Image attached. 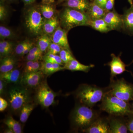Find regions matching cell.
Wrapping results in <instances>:
<instances>
[{
	"instance_id": "obj_1",
	"label": "cell",
	"mask_w": 133,
	"mask_h": 133,
	"mask_svg": "<svg viewBox=\"0 0 133 133\" xmlns=\"http://www.w3.org/2000/svg\"><path fill=\"white\" fill-rule=\"evenodd\" d=\"M100 109L110 115L128 116L132 114L131 106L129 102L120 99L107 92L101 101Z\"/></svg>"
},
{
	"instance_id": "obj_2",
	"label": "cell",
	"mask_w": 133,
	"mask_h": 133,
	"mask_svg": "<svg viewBox=\"0 0 133 133\" xmlns=\"http://www.w3.org/2000/svg\"><path fill=\"white\" fill-rule=\"evenodd\" d=\"M108 91V88H102L96 85L84 84L79 87L76 92V97L81 104L92 108L101 101Z\"/></svg>"
},
{
	"instance_id": "obj_3",
	"label": "cell",
	"mask_w": 133,
	"mask_h": 133,
	"mask_svg": "<svg viewBox=\"0 0 133 133\" xmlns=\"http://www.w3.org/2000/svg\"><path fill=\"white\" fill-rule=\"evenodd\" d=\"M59 19L62 28L67 32L77 26H88L90 20L86 13L68 7L60 12Z\"/></svg>"
},
{
	"instance_id": "obj_4",
	"label": "cell",
	"mask_w": 133,
	"mask_h": 133,
	"mask_svg": "<svg viewBox=\"0 0 133 133\" xmlns=\"http://www.w3.org/2000/svg\"><path fill=\"white\" fill-rule=\"evenodd\" d=\"M99 115L96 111L85 105L77 106L72 114L71 119L72 125L76 129L82 131L88 127Z\"/></svg>"
},
{
	"instance_id": "obj_5",
	"label": "cell",
	"mask_w": 133,
	"mask_h": 133,
	"mask_svg": "<svg viewBox=\"0 0 133 133\" xmlns=\"http://www.w3.org/2000/svg\"><path fill=\"white\" fill-rule=\"evenodd\" d=\"M108 88L109 94L127 102L133 101V84L124 78L111 80Z\"/></svg>"
},
{
	"instance_id": "obj_6",
	"label": "cell",
	"mask_w": 133,
	"mask_h": 133,
	"mask_svg": "<svg viewBox=\"0 0 133 133\" xmlns=\"http://www.w3.org/2000/svg\"><path fill=\"white\" fill-rule=\"evenodd\" d=\"M45 19L41 14L39 6H32L26 11L25 25L29 31L35 35L42 33L43 25Z\"/></svg>"
},
{
	"instance_id": "obj_7",
	"label": "cell",
	"mask_w": 133,
	"mask_h": 133,
	"mask_svg": "<svg viewBox=\"0 0 133 133\" xmlns=\"http://www.w3.org/2000/svg\"><path fill=\"white\" fill-rule=\"evenodd\" d=\"M9 99L11 107L15 111L21 109L29 103V95L26 88L20 87L12 88L9 92Z\"/></svg>"
},
{
	"instance_id": "obj_8",
	"label": "cell",
	"mask_w": 133,
	"mask_h": 133,
	"mask_svg": "<svg viewBox=\"0 0 133 133\" xmlns=\"http://www.w3.org/2000/svg\"><path fill=\"white\" fill-rule=\"evenodd\" d=\"M36 98L37 102L44 108H48L54 103L56 93L50 88L46 80L37 87Z\"/></svg>"
},
{
	"instance_id": "obj_9",
	"label": "cell",
	"mask_w": 133,
	"mask_h": 133,
	"mask_svg": "<svg viewBox=\"0 0 133 133\" xmlns=\"http://www.w3.org/2000/svg\"><path fill=\"white\" fill-rule=\"evenodd\" d=\"M125 116L110 115L108 118L110 127V133L128 132L127 118Z\"/></svg>"
},
{
	"instance_id": "obj_10",
	"label": "cell",
	"mask_w": 133,
	"mask_h": 133,
	"mask_svg": "<svg viewBox=\"0 0 133 133\" xmlns=\"http://www.w3.org/2000/svg\"><path fill=\"white\" fill-rule=\"evenodd\" d=\"M112 59L111 62L108 63L107 65L110 66L111 70L110 80H113L117 75L122 74L124 71H127L126 67L127 65L122 62L120 57V55L116 56L114 54H111Z\"/></svg>"
},
{
	"instance_id": "obj_11",
	"label": "cell",
	"mask_w": 133,
	"mask_h": 133,
	"mask_svg": "<svg viewBox=\"0 0 133 133\" xmlns=\"http://www.w3.org/2000/svg\"><path fill=\"white\" fill-rule=\"evenodd\" d=\"M44 75L41 70L24 73L22 77L21 82L26 86L31 88H37L42 82Z\"/></svg>"
},
{
	"instance_id": "obj_12",
	"label": "cell",
	"mask_w": 133,
	"mask_h": 133,
	"mask_svg": "<svg viewBox=\"0 0 133 133\" xmlns=\"http://www.w3.org/2000/svg\"><path fill=\"white\" fill-rule=\"evenodd\" d=\"M103 19L112 30H123L122 16L119 15L115 9L107 12Z\"/></svg>"
},
{
	"instance_id": "obj_13",
	"label": "cell",
	"mask_w": 133,
	"mask_h": 133,
	"mask_svg": "<svg viewBox=\"0 0 133 133\" xmlns=\"http://www.w3.org/2000/svg\"><path fill=\"white\" fill-rule=\"evenodd\" d=\"M83 132L87 133H110L108 119L98 117Z\"/></svg>"
},
{
	"instance_id": "obj_14",
	"label": "cell",
	"mask_w": 133,
	"mask_h": 133,
	"mask_svg": "<svg viewBox=\"0 0 133 133\" xmlns=\"http://www.w3.org/2000/svg\"><path fill=\"white\" fill-rule=\"evenodd\" d=\"M67 31L59 25L50 37L52 42L58 44L63 49L71 51L67 38Z\"/></svg>"
},
{
	"instance_id": "obj_15",
	"label": "cell",
	"mask_w": 133,
	"mask_h": 133,
	"mask_svg": "<svg viewBox=\"0 0 133 133\" xmlns=\"http://www.w3.org/2000/svg\"><path fill=\"white\" fill-rule=\"evenodd\" d=\"M130 5L129 8L125 10L122 15L123 21V30L129 35H133V1L128 0Z\"/></svg>"
},
{
	"instance_id": "obj_16",
	"label": "cell",
	"mask_w": 133,
	"mask_h": 133,
	"mask_svg": "<svg viewBox=\"0 0 133 133\" xmlns=\"http://www.w3.org/2000/svg\"><path fill=\"white\" fill-rule=\"evenodd\" d=\"M107 13L104 8L91 2L86 14L89 17L90 20L103 19Z\"/></svg>"
},
{
	"instance_id": "obj_17",
	"label": "cell",
	"mask_w": 133,
	"mask_h": 133,
	"mask_svg": "<svg viewBox=\"0 0 133 133\" xmlns=\"http://www.w3.org/2000/svg\"><path fill=\"white\" fill-rule=\"evenodd\" d=\"M62 5L64 7L71 8L83 13H86L90 2L89 0H67Z\"/></svg>"
},
{
	"instance_id": "obj_18",
	"label": "cell",
	"mask_w": 133,
	"mask_h": 133,
	"mask_svg": "<svg viewBox=\"0 0 133 133\" xmlns=\"http://www.w3.org/2000/svg\"><path fill=\"white\" fill-rule=\"evenodd\" d=\"M94 66L93 64L87 65L82 64L75 59L64 64V67L65 70L71 71H81L88 72Z\"/></svg>"
},
{
	"instance_id": "obj_19",
	"label": "cell",
	"mask_w": 133,
	"mask_h": 133,
	"mask_svg": "<svg viewBox=\"0 0 133 133\" xmlns=\"http://www.w3.org/2000/svg\"><path fill=\"white\" fill-rule=\"evenodd\" d=\"M59 19L57 16L51 19H45L43 25V33L50 36L59 26Z\"/></svg>"
},
{
	"instance_id": "obj_20",
	"label": "cell",
	"mask_w": 133,
	"mask_h": 133,
	"mask_svg": "<svg viewBox=\"0 0 133 133\" xmlns=\"http://www.w3.org/2000/svg\"><path fill=\"white\" fill-rule=\"evenodd\" d=\"M65 70L64 66L57 63L42 62L41 70L44 75L50 76L56 72Z\"/></svg>"
},
{
	"instance_id": "obj_21",
	"label": "cell",
	"mask_w": 133,
	"mask_h": 133,
	"mask_svg": "<svg viewBox=\"0 0 133 133\" xmlns=\"http://www.w3.org/2000/svg\"><path fill=\"white\" fill-rule=\"evenodd\" d=\"M21 76V72L17 69H14L11 71L1 73V79L6 83H17L19 81Z\"/></svg>"
},
{
	"instance_id": "obj_22",
	"label": "cell",
	"mask_w": 133,
	"mask_h": 133,
	"mask_svg": "<svg viewBox=\"0 0 133 133\" xmlns=\"http://www.w3.org/2000/svg\"><path fill=\"white\" fill-rule=\"evenodd\" d=\"M88 26L102 33H107L112 30L103 19L90 20Z\"/></svg>"
},
{
	"instance_id": "obj_23",
	"label": "cell",
	"mask_w": 133,
	"mask_h": 133,
	"mask_svg": "<svg viewBox=\"0 0 133 133\" xmlns=\"http://www.w3.org/2000/svg\"><path fill=\"white\" fill-rule=\"evenodd\" d=\"M15 60L10 56L5 57L1 60L0 65L1 73L7 72L13 70L15 65Z\"/></svg>"
},
{
	"instance_id": "obj_24",
	"label": "cell",
	"mask_w": 133,
	"mask_h": 133,
	"mask_svg": "<svg viewBox=\"0 0 133 133\" xmlns=\"http://www.w3.org/2000/svg\"><path fill=\"white\" fill-rule=\"evenodd\" d=\"M43 33L38 37L37 42V45L42 53L46 52L48 48L52 42L50 37Z\"/></svg>"
},
{
	"instance_id": "obj_25",
	"label": "cell",
	"mask_w": 133,
	"mask_h": 133,
	"mask_svg": "<svg viewBox=\"0 0 133 133\" xmlns=\"http://www.w3.org/2000/svg\"><path fill=\"white\" fill-rule=\"evenodd\" d=\"M39 7L41 14L44 19H51L56 16V10L51 4H42Z\"/></svg>"
},
{
	"instance_id": "obj_26",
	"label": "cell",
	"mask_w": 133,
	"mask_h": 133,
	"mask_svg": "<svg viewBox=\"0 0 133 133\" xmlns=\"http://www.w3.org/2000/svg\"><path fill=\"white\" fill-rule=\"evenodd\" d=\"M4 123L8 128L12 129L15 133H21L22 128L21 126L18 121L15 120L12 116H8L5 119Z\"/></svg>"
},
{
	"instance_id": "obj_27",
	"label": "cell",
	"mask_w": 133,
	"mask_h": 133,
	"mask_svg": "<svg viewBox=\"0 0 133 133\" xmlns=\"http://www.w3.org/2000/svg\"><path fill=\"white\" fill-rule=\"evenodd\" d=\"M34 105L28 103L24 105L21 109L20 120L22 123H25L28 119L33 109Z\"/></svg>"
},
{
	"instance_id": "obj_28",
	"label": "cell",
	"mask_w": 133,
	"mask_h": 133,
	"mask_svg": "<svg viewBox=\"0 0 133 133\" xmlns=\"http://www.w3.org/2000/svg\"><path fill=\"white\" fill-rule=\"evenodd\" d=\"M42 62L39 61H27L24 69V73L41 70Z\"/></svg>"
},
{
	"instance_id": "obj_29",
	"label": "cell",
	"mask_w": 133,
	"mask_h": 133,
	"mask_svg": "<svg viewBox=\"0 0 133 133\" xmlns=\"http://www.w3.org/2000/svg\"><path fill=\"white\" fill-rule=\"evenodd\" d=\"M42 59L44 62L58 64L63 66L64 65L59 55H58L46 53L44 56H43Z\"/></svg>"
},
{
	"instance_id": "obj_30",
	"label": "cell",
	"mask_w": 133,
	"mask_h": 133,
	"mask_svg": "<svg viewBox=\"0 0 133 133\" xmlns=\"http://www.w3.org/2000/svg\"><path fill=\"white\" fill-rule=\"evenodd\" d=\"M15 34L12 30L5 26H0V37L1 40L14 38Z\"/></svg>"
},
{
	"instance_id": "obj_31",
	"label": "cell",
	"mask_w": 133,
	"mask_h": 133,
	"mask_svg": "<svg viewBox=\"0 0 133 133\" xmlns=\"http://www.w3.org/2000/svg\"><path fill=\"white\" fill-rule=\"evenodd\" d=\"M59 55L64 64L75 59L71 51L63 48L59 52Z\"/></svg>"
},
{
	"instance_id": "obj_32",
	"label": "cell",
	"mask_w": 133,
	"mask_h": 133,
	"mask_svg": "<svg viewBox=\"0 0 133 133\" xmlns=\"http://www.w3.org/2000/svg\"><path fill=\"white\" fill-rule=\"evenodd\" d=\"M63 49L60 45L53 42L51 43L48 48L46 53L54 55H59V52Z\"/></svg>"
},
{
	"instance_id": "obj_33",
	"label": "cell",
	"mask_w": 133,
	"mask_h": 133,
	"mask_svg": "<svg viewBox=\"0 0 133 133\" xmlns=\"http://www.w3.org/2000/svg\"><path fill=\"white\" fill-rule=\"evenodd\" d=\"M30 41L28 40H25L22 41L17 45L15 49V52L17 55L22 56L25 49L27 45L29 44Z\"/></svg>"
},
{
	"instance_id": "obj_34",
	"label": "cell",
	"mask_w": 133,
	"mask_h": 133,
	"mask_svg": "<svg viewBox=\"0 0 133 133\" xmlns=\"http://www.w3.org/2000/svg\"><path fill=\"white\" fill-rule=\"evenodd\" d=\"M8 12L4 4L3 0H1L0 3V20L1 21H4L7 16Z\"/></svg>"
},
{
	"instance_id": "obj_35",
	"label": "cell",
	"mask_w": 133,
	"mask_h": 133,
	"mask_svg": "<svg viewBox=\"0 0 133 133\" xmlns=\"http://www.w3.org/2000/svg\"><path fill=\"white\" fill-rule=\"evenodd\" d=\"M42 54H29L26 56V58L27 61H39L42 59Z\"/></svg>"
},
{
	"instance_id": "obj_36",
	"label": "cell",
	"mask_w": 133,
	"mask_h": 133,
	"mask_svg": "<svg viewBox=\"0 0 133 133\" xmlns=\"http://www.w3.org/2000/svg\"><path fill=\"white\" fill-rule=\"evenodd\" d=\"M0 46L6 49L11 52L13 47V44L12 42L9 41L2 40L0 42Z\"/></svg>"
},
{
	"instance_id": "obj_37",
	"label": "cell",
	"mask_w": 133,
	"mask_h": 133,
	"mask_svg": "<svg viewBox=\"0 0 133 133\" xmlns=\"http://www.w3.org/2000/svg\"><path fill=\"white\" fill-rule=\"evenodd\" d=\"M127 116V124L128 131L130 133H133V114H131Z\"/></svg>"
},
{
	"instance_id": "obj_38",
	"label": "cell",
	"mask_w": 133,
	"mask_h": 133,
	"mask_svg": "<svg viewBox=\"0 0 133 133\" xmlns=\"http://www.w3.org/2000/svg\"><path fill=\"white\" fill-rule=\"evenodd\" d=\"M115 0H107L105 5L104 9L107 12L114 9Z\"/></svg>"
},
{
	"instance_id": "obj_39",
	"label": "cell",
	"mask_w": 133,
	"mask_h": 133,
	"mask_svg": "<svg viewBox=\"0 0 133 133\" xmlns=\"http://www.w3.org/2000/svg\"><path fill=\"white\" fill-rule=\"evenodd\" d=\"M8 106V102L1 97L0 98V111L2 112L5 110Z\"/></svg>"
},
{
	"instance_id": "obj_40",
	"label": "cell",
	"mask_w": 133,
	"mask_h": 133,
	"mask_svg": "<svg viewBox=\"0 0 133 133\" xmlns=\"http://www.w3.org/2000/svg\"><path fill=\"white\" fill-rule=\"evenodd\" d=\"M29 54H42L43 53L42 52L41 50L39 49V48L36 46H33V48H31V49L30 50L29 52Z\"/></svg>"
},
{
	"instance_id": "obj_41",
	"label": "cell",
	"mask_w": 133,
	"mask_h": 133,
	"mask_svg": "<svg viewBox=\"0 0 133 133\" xmlns=\"http://www.w3.org/2000/svg\"><path fill=\"white\" fill-rule=\"evenodd\" d=\"M33 45H34V43L33 42H30L29 44H28V45L26 47V49L24 50V51H23V53L22 55V56L28 55L30 50L31 49V48H33Z\"/></svg>"
},
{
	"instance_id": "obj_42",
	"label": "cell",
	"mask_w": 133,
	"mask_h": 133,
	"mask_svg": "<svg viewBox=\"0 0 133 133\" xmlns=\"http://www.w3.org/2000/svg\"><path fill=\"white\" fill-rule=\"evenodd\" d=\"M107 0H94V2L101 7L104 8L105 5Z\"/></svg>"
},
{
	"instance_id": "obj_43",
	"label": "cell",
	"mask_w": 133,
	"mask_h": 133,
	"mask_svg": "<svg viewBox=\"0 0 133 133\" xmlns=\"http://www.w3.org/2000/svg\"><path fill=\"white\" fill-rule=\"evenodd\" d=\"M5 82L2 79L0 80V94L1 95L3 94L5 88Z\"/></svg>"
},
{
	"instance_id": "obj_44",
	"label": "cell",
	"mask_w": 133,
	"mask_h": 133,
	"mask_svg": "<svg viewBox=\"0 0 133 133\" xmlns=\"http://www.w3.org/2000/svg\"><path fill=\"white\" fill-rule=\"evenodd\" d=\"M25 6L31 5L35 2L36 0H22Z\"/></svg>"
},
{
	"instance_id": "obj_45",
	"label": "cell",
	"mask_w": 133,
	"mask_h": 133,
	"mask_svg": "<svg viewBox=\"0 0 133 133\" xmlns=\"http://www.w3.org/2000/svg\"><path fill=\"white\" fill-rule=\"evenodd\" d=\"M42 4H51L55 2V0H42Z\"/></svg>"
},
{
	"instance_id": "obj_46",
	"label": "cell",
	"mask_w": 133,
	"mask_h": 133,
	"mask_svg": "<svg viewBox=\"0 0 133 133\" xmlns=\"http://www.w3.org/2000/svg\"><path fill=\"white\" fill-rule=\"evenodd\" d=\"M5 133H15L14 131L11 129L8 128L7 129H6L4 132Z\"/></svg>"
},
{
	"instance_id": "obj_47",
	"label": "cell",
	"mask_w": 133,
	"mask_h": 133,
	"mask_svg": "<svg viewBox=\"0 0 133 133\" xmlns=\"http://www.w3.org/2000/svg\"><path fill=\"white\" fill-rule=\"evenodd\" d=\"M67 1V0H58L57 4H59L62 3L64 2L65 1Z\"/></svg>"
},
{
	"instance_id": "obj_48",
	"label": "cell",
	"mask_w": 133,
	"mask_h": 133,
	"mask_svg": "<svg viewBox=\"0 0 133 133\" xmlns=\"http://www.w3.org/2000/svg\"><path fill=\"white\" fill-rule=\"evenodd\" d=\"M131 106V112H132V114H133V102Z\"/></svg>"
},
{
	"instance_id": "obj_49",
	"label": "cell",
	"mask_w": 133,
	"mask_h": 133,
	"mask_svg": "<svg viewBox=\"0 0 133 133\" xmlns=\"http://www.w3.org/2000/svg\"><path fill=\"white\" fill-rule=\"evenodd\" d=\"M9 2L14 1H15V0H7Z\"/></svg>"
},
{
	"instance_id": "obj_50",
	"label": "cell",
	"mask_w": 133,
	"mask_h": 133,
	"mask_svg": "<svg viewBox=\"0 0 133 133\" xmlns=\"http://www.w3.org/2000/svg\"><path fill=\"white\" fill-rule=\"evenodd\" d=\"M90 1H91V2H94V0H90Z\"/></svg>"
}]
</instances>
